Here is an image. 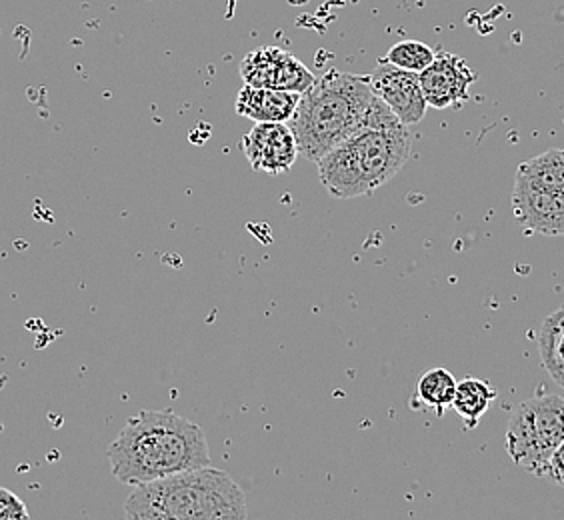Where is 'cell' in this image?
<instances>
[{
    "mask_svg": "<svg viewBox=\"0 0 564 520\" xmlns=\"http://www.w3.org/2000/svg\"><path fill=\"white\" fill-rule=\"evenodd\" d=\"M242 83L250 87L276 88L304 93L316 76L289 51L281 46H261L250 51L240 63Z\"/></svg>",
    "mask_w": 564,
    "mask_h": 520,
    "instance_id": "obj_6",
    "label": "cell"
},
{
    "mask_svg": "<svg viewBox=\"0 0 564 520\" xmlns=\"http://www.w3.org/2000/svg\"><path fill=\"white\" fill-rule=\"evenodd\" d=\"M372 102L370 76L333 68L316 78L301 93L293 119L289 120L299 156L318 163L326 152L369 124Z\"/></svg>",
    "mask_w": 564,
    "mask_h": 520,
    "instance_id": "obj_3",
    "label": "cell"
},
{
    "mask_svg": "<svg viewBox=\"0 0 564 520\" xmlns=\"http://www.w3.org/2000/svg\"><path fill=\"white\" fill-rule=\"evenodd\" d=\"M477 73L460 56L436 55L433 65L426 66L419 75L426 105L433 109L460 107L468 100L470 85L477 83Z\"/></svg>",
    "mask_w": 564,
    "mask_h": 520,
    "instance_id": "obj_9",
    "label": "cell"
},
{
    "mask_svg": "<svg viewBox=\"0 0 564 520\" xmlns=\"http://www.w3.org/2000/svg\"><path fill=\"white\" fill-rule=\"evenodd\" d=\"M9 519H29V510L14 492L0 487V520Z\"/></svg>",
    "mask_w": 564,
    "mask_h": 520,
    "instance_id": "obj_17",
    "label": "cell"
},
{
    "mask_svg": "<svg viewBox=\"0 0 564 520\" xmlns=\"http://www.w3.org/2000/svg\"><path fill=\"white\" fill-rule=\"evenodd\" d=\"M299 98L301 93L245 85L235 107L240 117L254 122H289L293 119Z\"/></svg>",
    "mask_w": 564,
    "mask_h": 520,
    "instance_id": "obj_11",
    "label": "cell"
},
{
    "mask_svg": "<svg viewBox=\"0 0 564 520\" xmlns=\"http://www.w3.org/2000/svg\"><path fill=\"white\" fill-rule=\"evenodd\" d=\"M456 382L453 372L446 369L426 370L419 387H416V397L429 407L434 409L438 414H443L445 409L453 407L456 394Z\"/></svg>",
    "mask_w": 564,
    "mask_h": 520,
    "instance_id": "obj_15",
    "label": "cell"
},
{
    "mask_svg": "<svg viewBox=\"0 0 564 520\" xmlns=\"http://www.w3.org/2000/svg\"><path fill=\"white\" fill-rule=\"evenodd\" d=\"M436 53L429 44L421 41H402L392 46L387 53V63L399 66L402 71H411L421 75L426 66L433 65Z\"/></svg>",
    "mask_w": 564,
    "mask_h": 520,
    "instance_id": "obj_16",
    "label": "cell"
},
{
    "mask_svg": "<svg viewBox=\"0 0 564 520\" xmlns=\"http://www.w3.org/2000/svg\"><path fill=\"white\" fill-rule=\"evenodd\" d=\"M539 355L546 372L564 389V304L541 326Z\"/></svg>",
    "mask_w": 564,
    "mask_h": 520,
    "instance_id": "obj_13",
    "label": "cell"
},
{
    "mask_svg": "<svg viewBox=\"0 0 564 520\" xmlns=\"http://www.w3.org/2000/svg\"><path fill=\"white\" fill-rule=\"evenodd\" d=\"M411 132L377 95L367 127L350 134L316 163L321 183L337 198L370 195L409 163Z\"/></svg>",
    "mask_w": 564,
    "mask_h": 520,
    "instance_id": "obj_2",
    "label": "cell"
},
{
    "mask_svg": "<svg viewBox=\"0 0 564 520\" xmlns=\"http://www.w3.org/2000/svg\"><path fill=\"white\" fill-rule=\"evenodd\" d=\"M514 183L549 193H564V151L551 149L522 163Z\"/></svg>",
    "mask_w": 564,
    "mask_h": 520,
    "instance_id": "obj_12",
    "label": "cell"
},
{
    "mask_svg": "<svg viewBox=\"0 0 564 520\" xmlns=\"http://www.w3.org/2000/svg\"><path fill=\"white\" fill-rule=\"evenodd\" d=\"M564 441V399L543 394L521 402L507 429L512 463L536 477H546L554 451Z\"/></svg>",
    "mask_w": 564,
    "mask_h": 520,
    "instance_id": "obj_5",
    "label": "cell"
},
{
    "mask_svg": "<svg viewBox=\"0 0 564 520\" xmlns=\"http://www.w3.org/2000/svg\"><path fill=\"white\" fill-rule=\"evenodd\" d=\"M512 213L529 232L564 237V193H549L514 183Z\"/></svg>",
    "mask_w": 564,
    "mask_h": 520,
    "instance_id": "obj_10",
    "label": "cell"
},
{
    "mask_svg": "<svg viewBox=\"0 0 564 520\" xmlns=\"http://www.w3.org/2000/svg\"><path fill=\"white\" fill-rule=\"evenodd\" d=\"M495 399L497 390L492 389L487 380L468 377L456 384L453 409L468 426H477Z\"/></svg>",
    "mask_w": 564,
    "mask_h": 520,
    "instance_id": "obj_14",
    "label": "cell"
},
{
    "mask_svg": "<svg viewBox=\"0 0 564 520\" xmlns=\"http://www.w3.org/2000/svg\"><path fill=\"white\" fill-rule=\"evenodd\" d=\"M546 477L553 478L554 483H558L561 487H564V441L561 443V446L554 451Z\"/></svg>",
    "mask_w": 564,
    "mask_h": 520,
    "instance_id": "obj_18",
    "label": "cell"
},
{
    "mask_svg": "<svg viewBox=\"0 0 564 520\" xmlns=\"http://www.w3.org/2000/svg\"><path fill=\"white\" fill-rule=\"evenodd\" d=\"M242 152L257 173L284 174L299 159V147L289 122H257L242 137Z\"/></svg>",
    "mask_w": 564,
    "mask_h": 520,
    "instance_id": "obj_7",
    "label": "cell"
},
{
    "mask_svg": "<svg viewBox=\"0 0 564 520\" xmlns=\"http://www.w3.org/2000/svg\"><path fill=\"white\" fill-rule=\"evenodd\" d=\"M109 463L119 483L139 487L208 466L210 453L198 424L173 411H142L112 441Z\"/></svg>",
    "mask_w": 564,
    "mask_h": 520,
    "instance_id": "obj_1",
    "label": "cell"
},
{
    "mask_svg": "<svg viewBox=\"0 0 564 520\" xmlns=\"http://www.w3.org/2000/svg\"><path fill=\"white\" fill-rule=\"evenodd\" d=\"M124 514L131 520H242L247 497L225 470L200 466L134 487Z\"/></svg>",
    "mask_w": 564,
    "mask_h": 520,
    "instance_id": "obj_4",
    "label": "cell"
},
{
    "mask_svg": "<svg viewBox=\"0 0 564 520\" xmlns=\"http://www.w3.org/2000/svg\"><path fill=\"white\" fill-rule=\"evenodd\" d=\"M370 87L404 127L419 124L424 119L429 105L416 73L382 63L372 71Z\"/></svg>",
    "mask_w": 564,
    "mask_h": 520,
    "instance_id": "obj_8",
    "label": "cell"
}]
</instances>
